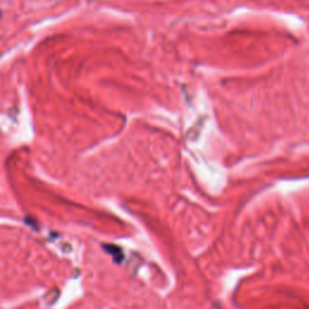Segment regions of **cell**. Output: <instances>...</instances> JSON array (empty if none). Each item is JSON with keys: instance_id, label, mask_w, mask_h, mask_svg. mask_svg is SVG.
<instances>
[{"instance_id": "6da1fadb", "label": "cell", "mask_w": 309, "mask_h": 309, "mask_svg": "<svg viewBox=\"0 0 309 309\" xmlns=\"http://www.w3.org/2000/svg\"><path fill=\"white\" fill-rule=\"evenodd\" d=\"M0 16H2V14H0Z\"/></svg>"}]
</instances>
